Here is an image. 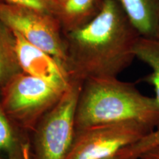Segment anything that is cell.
Returning a JSON list of instances; mask_svg holds the SVG:
<instances>
[{
	"mask_svg": "<svg viewBox=\"0 0 159 159\" xmlns=\"http://www.w3.org/2000/svg\"><path fill=\"white\" fill-rule=\"evenodd\" d=\"M66 72L71 81L117 77L136 57L141 36L116 0H102L98 13L66 32Z\"/></svg>",
	"mask_w": 159,
	"mask_h": 159,
	"instance_id": "obj_1",
	"label": "cell"
},
{
	"mask_svg": "<svg viewBox=\"0 0 159 159\" xmlns=\"http://www.w3.org/2000/svg\"><path fill=\"white\" fill-rule=\"evenodd\" d=\"M122 122L156 128L159 126V105L154 97L140 92L134 83L117 77L84 81L75 114V132L92 125Z\"/></svg>",
	"mask_w": 159,
	"mask_h": 159,
	"instance_id": "obj_2",
	"label": "cell"
},
{
	"mask_svg": "<svg viewBox=\"0 0 159 159\" xmlns=\"http://www.w3.org/2000/svg\"><path fill=\"white\" fill-rule=\"evenodd\" d=\"M64 92L43 80L22 71L0 90V99L10 119L30 137Z\"/></svg>",
	"mask_w": 159,
	"mask_h": 159,
	"instance_id": "obj_3",
	"label": "cell"
},
{
	"mask_svg": "<svg viewBox=\"0 0 159 159\" xmlns=\"http://www.w3.org/2000/svg\"><path fill=\"white\" fill-rule=\"evenodd\" d=\"M83 83L71 81L30 136L31 159H66L75 135V114Z\"/></svg>",
	"mask_w": 159,
	"mask_h": 159,
	"instance_id": "obj_4",
	"label": "cell"
},
{
	"mask_svg": "<svg viewBox=\"0 0 159 159\" xmlns=\"http://www.w3.org/2000/svg\"><path fill=\"white\" fill-rule=\"evenodd\" d=\"M0 20L32 44L52 56L66 72L65 41L61 35V26L55 16L0 0Z\"/></svg>",
	"mask_w": 159,
	"mask_h": 159,
	"instance_id": "obj_5",
	"label": "cell"
},
{
	"mask_svg": "<svg viewBox=\"0 0 159 159\" xmlns=\"http://www.w3.org/2000/svg\"><path fill=\"white\" fill-rule=\"evenodd\" d=\"M153 130L137 122L106 123L75 132L66 159H103L114 156Z\"/></svg>",
	"mask_w": 159,
	"mask_h": 159,
	"instance_id": "obj_6",
	"label": "cell"
},
{
	"mask_svg": "<svg viewBox=\"0 0 159 159\" xmlns=\"http://www.w3.org/2000/svg\"><path fill=\"white\" fill-rule=\"evenodd\" d=\"M14 33L16 51L21 71L43 80L61 90L66 91L71 81L66 71L52 56L27 41L22 35Z\"/></svg>",
	"mask_w": 159,
	"mask_h": 159,
	"instance_id": "obj_7",
	"label": "cell"
},
{
	"mask_svg": "<svg viewBox=\"0 0 159 159\" xmlns=\"http://www.w3.org/2000/svg\"><path fill=\"white\" fill-rule=\"evenodd\" d=\"M141 37L157 39L159 0H116Z\"/></svg>",
	"mask_w": 159,
	"mask_h": 159,
	"instance_id": "obj_8",
	"label": "cell"
},
{
	"mask_svg": "<svg viewBox=\"0 0 159 159\" xmlns=\"http://www.w3.org/2000/svg\"><path fill=\"white\" fill-rule=\"evenodd\" d=\"M30 151V137L10 119L0 99V159H25Z\"/></svg>",
	"mask_w": 159,
	"mask_h": 159,
	"instance_id": "obj_9",
	"label": "cell"
},
{
	"mask_svg": "<svg viewBox=\"0 0 159 159\" xmlns=\"http://www.w3.org/2000/svg\"><path fill=\"white\" fill-rule=\"evenodd\" d=\"M102 0H59L56 13L66 33L81 27L98 13Z\"/></svg>",
	"mask_w": 159,
	"mask_h": 159,
	"instance_id": "obj_10",
	"label": "cell"
},
{
	"mask_svg": "<svg viewBox=\"0 0 159 159\" xmlns=\"http://www.w3.org/2000/svg\"><path fill=\"white\" fill-rule=\"evenodd\" d=\"M16 36L0 20V90L16 75L22 72L16 51Z\"/></svg>",
	"mask_w": 159,
	"mask_h": 159,
	"instance_id": "obj_11",
	"label": "cell"
},
{
	"mask_svg": "<svg viewBox=\"0 0 159 159\" xmlns=\"http://www.w3.org/2000/svg\"><path fill=\"white\" fill-rule=\"evenodd\" d=\"M135 55L152 70L144 80L153 86L154 98L159 105V41L140 37L135 47Z\"/></svg>",
	"mask_w": 159,
	"mask_h": 159,
	"instance_id": "obj_12",
	"label": "cell"
},
{
	"mask_svg": "<svg viewBox=\"0 0 159 159\" xmlns=\"http://www.w3.org/2000/svg\"><path fill=\"white\" fill-rule=\"evenodd\" d=\"M158 144L159 126L151 130L137 142L125 148V150L131 159H138L139 156L145 150Z\"/></svg>",
	"mask_w": 159,
	"mask_h": 159,
	"instance_id": "obj_13",
	"label": "cell"
},
{
	"mask_svg": "<svg viewBox=\"0 0 159 159\" xmlns=\"http://www.w3.org/2000/svg\"><path fill=\"white\" fill-rule=\"evenodd\" d=\"M2 1L24 6L56 18L58 0H2Z\"/></svg>",
	"mask_w": 159,
	"mask_h": 159,
	"instance_id": "obj_14",
	"label": "cell"
},
{
	"mask_svg": "<svg viewBox=\"0 0 159 159\" xmlns=\"http://www.w3.org/2000/svg\"><path fill=\"white\" fill-rule=\"evenodd\" d=\"M138 159H159V144L145 150Z\"/></svg>",
	"mask_w": 159,
	"mask_h": 159,
	"instance_id": "obj_15",
	"label": "cell"
},
{
	"mask_svg": "<svg viewBox=\"0 0 159 159\" xmlns=\"http://www.w3.org/2000/svg\"><path fill=\"white\" fill-rule=\"evenodd\" d=\"M122 149L120 152H119L118 153H116L114 156L108 157V158H105L103 159H131L130 157H129L128 155H127L126 152H125V150Z\"/></svg>",
	"mask_w": 159,
	"mask_h": 159,
	"instance_id": "obj_16",
	"label": "cell"
},
{
	"mask_svg": "<svg viewBox=\"0 0 159 159\" xmlns=\"http://www.w3.org/2000/svg\"><path fill=\"white\" fill-rule=\"evenodd\" d=\"M25 159H31V153H30V151L28 152V154L25 157Z\"/></svg>",
	"mask_w": 159,
	"mask_h": 159,
	"instance_id": "obj_17",
	"label": "cell"
},
{
	"mask_svg": "<svg viewBox=\"0 0 159 159\" xmlns=\"http://www.w3.org/2000/svg\"><path fill=\"white\" fill-rule=\"evenodd\" d=\"M157 40L159 41V27H158V38H157Z\"/></svg>",
	"mask_w": 159,
	"mask_h": 159,
	"instance_id": "obj_18",
	"label": "cell"
},
{
	"mask_svg": "<svg viewBox=\"0 0 159 159\" xmlns=\"http://www.w3.org/2000/svg\"><path fill=\"white\" fill-rule=\"evenodd\" d=\"M58 1H59V0H58Z\"/></svg>",
	"mask_w": 159,
	"mask_h": 159,
	"instance_id": "obj_19",
	"label": "cell"
}]
</instances>
